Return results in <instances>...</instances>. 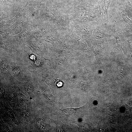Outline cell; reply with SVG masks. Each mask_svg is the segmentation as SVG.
Segmentation results:
<instances>
[{
    "label": "cell",
    "mask_w": 132,
    "mask_h": 132,
    "mask_svg": "<svg viewBox=\"0 0 132 132\" xmlns=\"http://www.w3.org/2000/svg\"><path fill=\"white\" fill-rule=\"evenodd\" d=\"M73 123L79 126L80 129L82 130H85L86 128V124L84 122H80L78 121H74Z\"/></svg>",
    "instance_id": "6da1fadb"
},
{
    "label": "cell",
    "mask_w": 132,
    "mask_h": 132,
    "mask_svg": "<svg viewBox=\"0 0 132 132\" xmlns=\"http://www.w3.org/2000/svg\"><path fill=\"white\" fill-rule=\"evenodd\" d=\"M111 0H103L104 6L106 11H108Z\"/></svg>",
    "instance_id": "7a4b0ae2"
},
{
    "label": "cell",
    "mask_w": 132,
    "mask_h": 132,
    "mask_svg": "<svg viewBox=\"0 0 132 132\" xmlns=\"http://www.w3.org/2000/svg\"><path fill=\"white\" fill-rule=\"evenodd\" d=\"M37 125L39 128L41 129H44L45 127L43 121H38L37 123Z\"/></svg>",
    "instance_id": "3957f363"
},
{
    "label": "cell",
    "mask_w": 132,
    "mask_h": 132,
    "mask_svg": "<svg viewBox=\"0 0 132 132\" xmlns=\"http://www.w3.org/2000/svg\"><path fill=\"white\" fill-rule=\"evenodd\" d=\"M56 85L58 87L62 86L63 85V82L60 80H57L55 82Z\"/></svg>",
    "instance_id": "277c9868"
},
{
    "label": "cell",
    "mask_w": 132,
    "mask_h": 132,
    "mask_svg": "<svg viewBox=\"0 0 132 132\" xmlns=\"http://www.w3.org/2000/svg\"><path fill=\"white\" fill-rule=\"evenodd\" d=\"M110 108L111 107V108H110V109H112L111 110H115V107H114L113 105V104H111V105H110L109 106Z\"/></svg>",
    "instance_id": "5b68a950"
},
{
    "label": "cell",
    "mask_w": 132,
    "mask_h": 132,
    "mask_svg": "<svg viewBox=\"0 0 132 132\" xmlns=\"http://www.w3.org/2000/svg\"><path fill=\"white\" fill-rule=\"evenodd\" d=\"M31 58H32V59H35V56L34 55H32L31 56Z\"/></svg>",
    "instance_id": "8992f818"
},
{
    "label": "cell",
    "mask_w": 132,
    "mask_h": 132,
    "mask_svg": "<svg viewBox=\"0 0 132 132\" xmlns=\"http://www.w3.org/2000/svg\"><path fill=\"white\" fill-rule=\"evenodd\" d=\"M124 0V1H125H125H126L127 2H129V0Z\"/></svg>",
    "instance_id": "52a82bcc"
}]
</instances>
